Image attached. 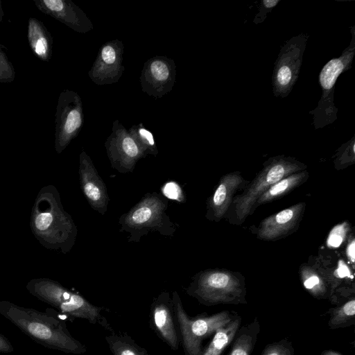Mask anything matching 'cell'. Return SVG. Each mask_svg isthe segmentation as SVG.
<instances>
[{
	"label": "cell",
	"mask_w": 355,
	"mask_h": 355,
	"mask_svg": "<svg viewBox=\"0 0 355 355\" xmlns=\"http://www.w3.org/2000/svg\"><path fill=\"white\" fill-rule=\"evenodd\" d=\"M300 164L285 159H274L257 176L249 188L236 198L235 213L239 220L250 214L258 198L272 184L300 170Z\"/></svg>",
	"instance_id": "obj_9"
},
{
	"label": "cell",
	"mask_w": 355,
	"mask_h": 355,
	"mask_svg": "<svg viewBox=\"0 0 355 355\" xmlns=\"http://www.w3.org/2000/svg\"><path fill=\"white\" fill-rule=\"evenodd\" d=\"M13 347L10 342L0 333V352L10 353L13 352Z\"/></svg>",
	"instance_id": "obj_32"
},
{
	"label": "cell",
	"mask_w": 355,
	"mask_h": 355,
	"mask_svg": "<svg viewBox=\"0 0 355 355\" xmlns=\"http://www.w3.org/2000/svg\"><path fill=\"white\" fill-rule=\"evenodd\" d=\"M243 291L236 277L220 270H207L197 274L186 288L189 295L206 306L245 303Z\"/></svg>",
	"instance_id": "obj_5"
},
{
	"label": "cell",
	"mask_w": 355,
	"mask_h": 355,
	"mask_svg": "<svg viewBox=\"0 0 355 355\" xmlns=\"http://www.w3.org/2000/svg\"><path fill=\"white\" fill-rule=\"evenodd\" d=\"M128 130L140 147L144 150L146 155H152L156 156L158 154L153 132L147 129L142 123L134 125Z\"/></svg>",
	"instance_id": "obj_25"
},
{
	"label": "cell",
	"mask_w": 355,
	"mask_h": 355,
	"mask_svg": "<svg viewBox=\"0 0 355 355\" xmlns=\"http://www.w3.org/2000/svg\"><path fill=\"white\" fill-rule=\"evenodd\" d=\"M259 331L260 326L257 319L239 328L229 355H251Z\"/></svg>",
	"instance_id": "obj_21"
},
{
	"label": "cell",
	"mask_w": 355,
	"mask_h": 355,
	"mask_svg": "<svg viewBox=\"0 0 355 355\" xmlns=\"http://www.w3.org/2000/svg\"><path fill=\"white\" fill-rule=\"evenodd\" d=\"M42 12L79 33H87L94 25L85 12L71 0H33Z\"/></svg>",
	"instance_id": "obj_16"
},
{
	"label": "cell",
	"mask_w": 355,
	"mask_h": 355,
	"mask_svg": "<svg viewBox=\"0 0 355 355\" xmlns=\"http://www.w3.org/2000/svg\"><path fill=\"white\" fill-rule=\"evenodd\" d=\"M33 232L45 247L67 253L75 244L77 227L61 204L53 186L40 192L33 207L31 220Z\"/></svg>",
	"instance_id": "obj_2"
},
{
	"label": "cell",
	"mask_w": 355,
	"mask_h": 355,
	"mask_svg": "<svg viewBox=\"0 0 355 355\" xmlns=\"http://www.w3.org/2000/svg\"><path fill=\"white\" fill-rule=\"evenodd\" d=\"M168 201L161 194L146 193L137 204L120 217V232L129 234V242H139L150 232L173 236L178 226L166 213Z\"/></svg>",
	"instance_id": "obj_3"
},
{
	"label": "cell",
	"mask_w": 355,
	"mask_h": 355,
	"mask_svg": "<svg viewBox=\"0 0 355 355\" xmlns=\"http://www.w3.org/2000/svg\"><path fill=\"white\" fill-rule=\"evenodd\" d=\"M321 355H341L339 353L332 351V350H325L324 351Z\"/></svg>",
	"instance_id": "obj_34"
},
{
	"label": "cell",
	"mask_w": 355,
	"mask_h": 355,
	"mask_svg": "<svg viewBox=\"0 0 355 355\" xmlns=\"http://www.w3.org/2000/svg\"><path fill=\"white\" fill-rule=\"evenodd\" d=\"M3 15L4 13L2 9L1 1H0V23L2 21Z\"/></svg>",
	"instance_id": "obj_35"
},
{
	"label": "cell",
	"mask_w": 355,
	"mask_h": 355,
	"mask_svg": "<svg viewBox=\"0 0 355 355\" xmlns=\"http://www.w3.org/2000/svg\"><path fill=\"white\" fill-rule=\"evenodd\" d=\"M123 52L124 45L118 39L103 44L88 73L92 81L98 85L117 83L125 70L122 64Z\"/></svg>",
	"instance_id": "obj_13"
},
{
	"label": "cell",
	"mask_w": 355,
	"mask_h": 355,
	"mask_svg": "<svg viewBox=\"0 0 355 355\" xmlns=\"http://www.w3.org/2000/svg\"><path fill=\"white\" fill-rule=\"evenodd\" d=\"M105 147L112 167L121 173L133 171L138 160L146 156L119 120L114 121L112 132L105 142Z\"/></svg>",
	"instance_id": "obj_11"
},
{
	"label": "cell",
	"mask_w": 355,
	"mask_h": 355,
	"mask_svg": "<svg viewBox=\"0 0 355 355\" xmlns=\"http://www.w3.org/2000/svg\"><path fill=\"white\" fill-rule=\"evenodd\" d=\"M105 340L113 355H149L126 334H112L105 336Z\"/></svg>",
	"instance_id": "obj_22"
},
{
	"label": "cell",
	"mask_w": 355,
	"mask_h": 355,
	"mask_svg": "<svg viewBox=\"0 0 355 355\" xmlns=\"http://www.w3.org/2000/svg\"><path fill=\"white\" fill-rule=\"evenodd\" d=\"M331 315L328 325L331 329L345 327L354 324L355 300L352 298L343 305L334 308L330 311Z\"/></svg>",
	"instance_id": "obj_24"
},
{
	"label": "cell",
	"mask_w": 355,
	"mask_h": 355,
	"mask_svg": "<svg viewBox=\"0 0 355 355\" xmlns=\"http://www.w3.org/2000/svg\"><path fill=\"white\" fill-rule=\"evenodd\" d=\"M27 36L35 55L42 61L48 62L52 55L53 38L42 21L29 18Z\"/></svg>",
	"instance_id": "obj_19"
},
{
	"label": "cell",
	"mask_w": 355,
	"mask_h": 355,
	"mask_svg": "<svg viewBox=\"0 0 355 355\" xmlns=\"http://www.w3.org/2000/svg\"><path fill=\"white\" fill-rule=\"evenodd\" d=\"M171 296L184 354L201 355L203 340L227 324L234 316L225 311L211 315L191 318L185 312L177 291H173Z\"/></svg>",
	"instance_id": "obj_7"
},
{
	"label": "cell",
	"mask_w": 355,
	"mask_h": 355,
	"mask_svg": "<svg viewBox=\"0 0 355 355\" xmlns=\"http://www.w3.org/2000/svg\"><path fill=\"white\" fill-rule=\"evenodd\" d=\"M175 79L174 60L164 55H155L144 64L140 76L141 90L159 98L172 90Z\"/></svg>",
	"instance_id": "obj_12"
},
{
	"label": "cell",
	"mask_w": 355,
	"mask_h": 355,
	"mask_svg": "<svg viewBox=\"0 0 355 355\" xmlns=\"http://www.w3.org/2000/svg\"><path fill=\"white\" fill-rule=\"evenodd\" d=\"M280 1V0H263L261 2V5L260 6L259 12L256 15V17L254 20L255 24L262 22L268 12H270L272 9L277 5V3Z\"/></svg>",
	"instance_id": "obj_29"
},
{
	"label": "cell",
	"mask_w": 355,
	"mask_h": 355,
	"mask_svg": "<svg viewBox=\"0 0 355 355\" xmlns=\"http://www.w3.org/2000/svg\"><path fill=\"white\" fill-rule=\"evenodd\" d=\"M28 291L69 316L88 320L112 329L101 315L102 308L94 306L80 295L64 288L58 282L46 278L34 279L26 285Z\"/></svg>",
	"instance_id": "obj_4"
},
{
	"label": "cell",
	"mask_w": 355,
	"mask_h": 355,
	"mask_svg": "<svg viewBox=\"0 0 355 355\" xmlns=\"http://www.w3.org/2000/svg\"><path fill=\"white\" fill-rule=\"evenodd\" d=\"M302 209L303 205L299 203L265 218L259 228V238L271 240L286 234L297 225Z\"/></svg>",
	"instance_id": "obj_17"
},
{
	"label": "cell",
	"mask_w": 355,
	"mask_h": 355,
	"mask_svg": "<svg viewBox=\"0 0 355 355\" xmlns=\"http://www.w3.org/2000/svg\"><path fill=\"white\" fill-rule=\"evenodd\" d=\"M175 319L172 296L168 292L163 291L151 304L150 326L173 350H177L180 343Z\"/></svg>",
	"instance_id": "obj_14"
},
{
	"label": "cell",
	"mask_w": 355,
	"mask_h": 355,
	"mask_svg": "<svg viewBox=\"0 0 355 355\" xmlns=\"http://www.w3.org/2000/svg\"><path fill=\"white\" fill-rule=\"evenodd\" d=\"M334 275L338 278H343L346 277H351V278L353 277V276L351 275L349 268L343 260H340L338 261V267L334 272Z\"/></svg>",
	"instance_id": "obj_30"
},
{
	"label": "cell",
	"mask_w": 355,
	"mask_h": 355,
	"mask_svg": "<svg viewBox=\"0 0 355 355\" xmlns=\"http://www.w3.org/2000/svg\"><path fill=\"white\" fill-rule=\"evenodd\" d=\"M352 39L349 45L338 58L327 62L319 75L322 96L315 109L310 112L313 116L315 129L324 128L337 119L338 108L334 103V87L338 76L349 70L355 54V26L351 28Z\"/></svg>",
	"instance_id": "obj_6"
},
{
	"label": "cell",
	"mask_w": 355,
	"mask_h": 355,
	"mask_svg": "<svg viewBox=\"0 0 355 355\" xmlns=\"http://www.w3.org/2000/svg\"><path fill=\"white\" fill-rule=\"evenodd\" d=\"M0 314L40 345L65 353L81 354L86 347L74 338L66 324L35 309L0 301Z\"/></svg>",
	"instance_id": "obj_1"
},
{
	"label": "cell",
	"mask_w": 355,
	"mask_h": 355,
	"mask_svg": "<svg viewBox=\"0 0 355 355\" xmlns=\"http://www.w3.org/2000/svg\"><path fill=\"white\" fill-rule=\"evenodd\" d=\"M307 176V173H293L289 175L277 182L272 184L266 191H265L257 200L256 204L260 205L268 202L282 194L289 191L304 181Z\"/></svg>",
	"instance_id": "obj_23"
},
{
	"label": "cell",
	"mask_w": 355,
	"mask_h": 355,
	"mask_svg": "<svg viewBox=\"0 0 355 355\" xmlns=\"http://www.w3.org/2000/svg\"><path fill=\"white\" fill-rule=\"evenodd\" d=\"M239 175L231 173L223 176L209 202L207 215L220 219L227 211L234 193L242 182Z\"/></svg>",
	"instance_id": "obj_18"
},
{
	"label": "cell",
	"mask_w": 355,
	"mask_h": 355,
	"mask_svg": "<svg viewBox=\"0 0 355 355\" xmlns=\"http://www.w3.org/2000/svg\"><path fill=\"white\" fill-rule=\"evenodd\" d=\"M241 317L234 316L225 326L218 329L213 338L201 355H221L234 338L241 324Z\"/></svg>",
	"instance_id": "obj_20"
},
{
	"label": "cell",
	"mask_w": 355,
	"mask_h": 355,
	"mask_svg": "<svg viewBox=\"0 0 355 355\" xmlns=\"http://www.w3.org/2000/svg\"><path fill=\"white\" fill-rule=\"evenodd\" d=\"M178 187V185L176 183H168L164 187V193L170 198L178 199L180 200V193H178L173 191L174 189H175Z\"/></svg>",
	"instance_id": "obj_31"
},
{
	"label": "cell",
	"mask_w": 355,
	"mask_h": 355,
	"mask_svg": "<svg viewBox=\"0 0 355 355\" xmlns=\"http://www.w3.org/2000/svg\"><path fill=\"white\" fill-rule=\"evenodd\" d=\"M347 253L349 258L352 262H354L355 258V241L353 240L348 245Z\"/></svg>",
	"instance_id": "obj_33"
},
{
	"label": "cell",
	"mask_w": 355,
	"mask_h": 355,
	"mask_svg": "<svg viewBox=\"0 0 355 355\" xmlns=\"http://www.w3.org/2000/svg\"><path fill=\"white\" fill-rule=\"evenodd\" d=\"M15 78V71L12 62L0 49V83H11Z\"/></svg>",
	"instance_id": "obj_26"
},
{
	"label": "cell",
	"mask_w": 355,
	"mask_h": 355,
	"mask_svg": "<svg viewBox=\"0 0 355 355\" xmlns=\"http://www.w3.org/2000/svg\"><path fill=\"white\" fill-rule=\"evenodd\" d=\"M309 35L301 33L288 40L280 50L272 77L275 96L286 97L291 92L300 73Z\"/></svg>",
	"instance_id": "obj_8"
},
{
	"label": "cell",
	"mask_w": 355,
	"mask_h": 355,
	"mask_svg": "<svg viewBox=\"0 0 355 355\" xmlns=\"http://www.w3.org/2000/svg\"><path fill=\"white\" fill-rule=\"evenodd\" d=\"M79 176L82 191L91 207L105 214L110 202L107 188L91 157L84 150L79 157Z\"/></svg>",
	"instance_id": "obj_15"
},
{
	"label": "cell",
	"mask_w": 355,
	"mask_h": 355,
	"mask_svg": "<svg viewBox=\"0 0 355 355\" xmlns=\"http://www.w3.org/2000/svg\"><path fill=\"white\" fill-rule=\"evenodd\" d=\"M348 230L347 224L343 223L335 226L331 231L327 239V245L330 248H337L345 240Z\"/></svg>",
	"instance_id": "obj_28"
},
{
	"label": "cell",
	"mask_w": 355,
	"mask_h": 355,
	"mask_svg": "<svg viewBox=\"0 0 355 355\" xmlns=\"http://www.w3.org/2000/svg\"><path fill=\"white\" fill-rule=\"evenodd\" d=\"M84 122L83 102L79 94L64 89L60 94L55 112V149L61 153L80 132Z\"/></svg>",
	"instance_id": "obj_10"
},
{
	"label": "cell",
	"mask_w": 355,
	"mask_h": 355,
	"mask_svg": "<svg viewBox=\"0 0 355 355\" xmlns=\"http://www.w3.org/2000/svg\"><path fill=\"white\" fill-rule=\"evenodd\" d=\"M261 355H294V349L292 344L284 339L267 345Z\"/></svg>",
	"instance_id": "obj_27"
}]
</instances>
